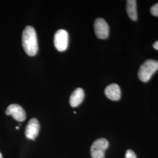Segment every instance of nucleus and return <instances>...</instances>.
I'll list each match as a JSON object with an SVG mask.
<instances>
[{
    "mask_svg": "<svg viewBox=\"0 0 158 158\" xmlns=\"http://www.w3.org/2000/svg\"><path fill=\"white\" fill-rule=\"evenodd\" d=\"M22 43L23 49L26 53L34 56L38 51V44L36 32L32 26H27L23 33Z\"/></svg>",
    "mask_w": 158,
    "mask_h": 158,
    "instance_id": "nucleus-1",
    "label": "nucleus"
},
{
    "mask_svg": "<svg viewBox=\"0 0 158 158\" xmlns=\"http://www.w3.org/2000/svg\"><path fill=\"white\" fill-rule=\"evenodd\" d=\"M158 70V61L152 59L147 60L139 68L138 78L143 82H147Z\"/></svg>",
    "mask_w": 158,
    "mask_h": 158,
    "instance_id": "nucleus-2",
    "label": "nucleus"
},
{
    "mask_svg": "<svg viewBox=\"0 0 158 158\" xmlns=\"http://www.w3.org/2000/svg\"><path fill=\"white\" fill-rule=\"evenodd\" d=\"M109 146V142L105 138L97 139L91 147V156L92 158H105V151Z\"/></svg>",
    "mask_w": 158,
    "mask_h": 158,
    "instance_id": "nucleus-3",
    "label": "nucleus"
},
{
    "mask_svg": "<svg viewBox=\"0 0 158 158\" xmlns=\"http://www.w3.org/2000/svg\"><path fill=\"white\" fill-rule=\"evenodd\" d=\"M69 35L64 29H59L55 34L54 45L57 51L63 52L68 48Z\"/></svg>",
    "mask_w": 158,
    "mask_h": 158,
    "instance_id": "nucleus-4",
    "label": "nucleus"
},
{
    "mask_svg": "<svg viewBox=\"0 0 158 158\" xmlns=\"http://www.w3.org/2000/svg\"><path fill=\"white\" fill-rule=\"evenodd\" d=\"M94 31L96 36L101 40L108 37L110 29L107 22L102 18H97L94 22Z\"/></svg>",
    "mask_w": 158,
    "mask_h": 158,
    "instance_id": "nucleus-5",
    "label": "nucleus"
},
{
    "mask_svg": "<svg viewBox=\"0 0 158 158\" xmlns=\"http://www.w3.org/2000/svg\"><path fill=\"white\" fill-rule=\"evenodd\" d=\"M7 115H12V117L19 122H23L26 119V113L21 106L18 104H11L6 108Z\"/></svg>",
    "mask_w": 158,
    "mask_h": 158,
    "instance_id": "nucleus-6",
    "label": "nucleus"
},
{
    "mask_svg": "<svg viewBox=\"0 0 158 158\" xmlns=\"http://www.w3.org/2000/svg\"><path fill=\"white\" fill-rule=\"evenodd\" d=\"M40 125L36 118L31 119L25 128V136L29 139L35 140L40 132Z\"/></svg>",
    "mask_w": 158,
    "mask_h": 158,
    "instance_id": "nucleus-7",
    "label": "nucleus"
},
{
    "mask_svg": "<svg viewBox=\"0 0 158 158\" xmlns=\"http://www.w3.org/2000/svg\"><path fill=\"white\" fill-rule=\"evenodd\" d=\"M105 94L108 98L113 101H118L121 95V89L117 84H111L108 85L105 89Z\"/></svg>",
    "mask_w": 158,
    "mask_h": 158,
    "instance_id": "nucleus-8",
    "label": "nucleus"
},
{
    "mask_svg": "<svg viewBox=\"0 0 158 158\" xmlns=\"http://www.w3.org/2000/svg\"><path fill=\"white\" fill-rule=\"evenodd\" d=\"M85 98V92L81 88H77L73 91L70 97L69 102L72 107H76L83 102Z\"/></svg>",
    "mask_w": 158,
    "mask_h": 158,
    "instance_id": "nucleus-9",
    "label": "nucleus"
},
{
    "mask_svg": "<svg viewBox=\"0 0 158 158\" xmlns=\"http://www.w3.org/2000/svg\"><path fill=\"white\" fill-rule=\"evenodd\" d=\"M127 11L130 19L135 21L138 19L136 11V1L128 0L127 1Z\"/></svg>",
    "mask_w": 158,
    "mask_h": 158,
    "instance_id": "nucleus-10",
    "label": "nucleus"
},
{
    "mask_svg": "<svg viewBox=\"0 0 158 158\" xmlns=\"http://www.w3.org/2000/svg\"><path fill=\"white\" fill-rule=\"evenodd\" d=\"M151 12L153 16L158 17V2L151 7Z\"/></svg>",
    "mask_w": 158,
    "mask_h": 158,
    "instance_id": "nucleus-11",
    "label": "nucleus"
},
{
    "mask_svg": "<svg viewBox=\"0 0 158 158\" xmlns=\"http://www.w3.org/2000/svg\"><path fill=\"white\" fill-rule=\"evenodd\" d=\"M125 157V158H137L135 152L131 149H128L127 151Z\"/></svg>",
    "mask_w": 158,
    "mask_h": 158,
    "instance_id": "nucleus-12",
    "label": "nucleus"
},
{
    "mask_svg": "<svg viewBox=\"0 0 158 158\" xmlns=\"http://www.w3.org/2000/svg\"><path fill=\"white\" fill-rule=\"evenodd\" d=\"M153 48H154L155 49L158 51V41H156V42H155L153 44Z\"/></svg>",
    "mask_w": 158,
    "mask_h": 158,
    "instance_id": "nucleus-13",
    "label": "nucleus"
},
{
    "mask_svg": "<svg viewBox=\"0 0 158 158\" xmlns=\"http://www.w3.org/2000/svg\"><path fill=\"white\" fill-rule=\"evenodd\" d=\"M0 158H2V155H1V152H0Z\"/></svg>",
    "mask_w": 158,
    "mask_h": 158,
    "instance_id": "nucleus-14",
    "label": "nucleus"
},
{
    "mask_svg": "<svg viewBox=\"0 0 158 158\" xmlns=\"http://www.w3.org/2000/svg\"><path fill=\"white\" fill-rule=\"evenodd\" d=\"M16 129L18 130V129H19V127H16Z\"/></svg>",
    "mask_w": 158,
    "mask_h": 158,
    "instance_id": "nucleus-15",
    "label": "nucleus"
}]
</instances>
